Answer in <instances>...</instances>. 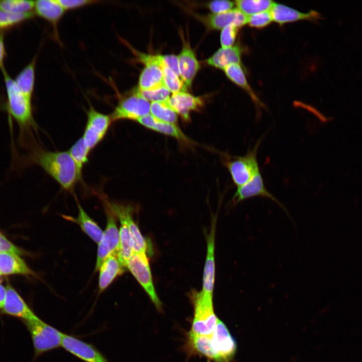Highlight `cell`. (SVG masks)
I'll return each mask as SVG.
<instances>
[{"instance_id": "cell-42", "label": "cell", "mask_w": 362, "mask_h": 362, "mask_svg": "<svg viewBox=\"0 0 362 362\" xmlns=\"http://www.w3.org/2000/svg\"><path fill=\"white\" fill-rule=\"evenodd\" d=\"M0 252H9L17 255L22 254V251L9 240L0 232Z\"/></svg>"}, {"instance_id": "cell-1", "label": "cell", "mask_w": 362, "mask_h": 362, "mask_svg": "<svg viewBox=\"0 0 362 362\" xmlns=\"http://www.w3.org/2000/svg\"><path fill=\"white\" fill-rule=\"evenodd\" d=\"M34 161L65 190L72 191L79 180L75 164L68 151H39L35 153Z\"/></svg>"}, {"instance_id": "cell-43", "label": "cell", "mask_w": 362, "mask_h": 362, "mask_svg": "<svg viewBox=\"0 0 362 362\" xmlns=\"http://www.w3.org/2000/svg\"><path fill=\"white\" fill-rule=\"evenodd\" d=\"M161 57L164 63L178 76L180 77L177 56L174 55H161Z\"/></svg>"}, {"instance_id": "cell-14", "label": "cell", "mask_w": 362, "mask_h": 362, "mask_svg": "<svg viewBox=\"0 0 362 362\" xmlns=\"http://www.w3.org/2000/svg\"><path fill=\"white\" fill-rule=\"evenodd\" d=\"M257 196L271 199L287 211L283 204L265 188L260 171L247 183L237 188L233 197V202L236 204L244 200Z\"/></svg>"}, {"instance_id": "cell-39", "label": "cell", "mask_w": 362, "mask_h": 362, "mask_svg": "<svg viewBox=\"0 0 362 362\" xmlns=\"http://www.w3.org/2000/svg\"><path fill=\"white\" fill-rule=\"evenodd\" d=\"M238 28L230 25L222 29L220 35V43L222 48L233 46L237 36Z\"/></svg>"}, {"instance_id": "cell-7", "label": "cell", "mask_w": 362, "mask_h": 362, "mask_svg": "<svg viewBox=\"0 0 362 362\" xmlns=\"http://www.w3.org/2000/svg\"><path fill=\"white\" fill-rule=\"evenodd\" d=\"M126 267L144 289L156 308L161 310L162 303L155 292L146 254L133 253Z\"/></svg>"}, {"instance_id": "cell-40", "label": "cell", "mask_w": 362, "mask_h": 362, "mask_svg": "<svg viewBox=\"0 0 362 362\" xmlns=\"http://www.w3.org/2000/svg\"><path fill=\"white\" fill-rule=\"evenodd\" d=\"M235 3L229 1H214L208 4L207 6L214 14L225 13L233 9Z\"/></svg>"}, {"instance_id": "cell-28", "label": "cell", "mask_w": 362, "mask_h": 362, "mask_svg": "<svg viewBox=\"0 0 362 362\" xmlns=\"http://www.w3.org/2000/svg\"><path fill=\"white\" fill-rule=\"evenodd\" d=\"M223 70L229 79L241 87L250 96L257 108L264 107V105L255 95L248 83L243 69L240 64H231L225 68Z\"/></svg>"}, {"instance_id": "cell-23", "label": "cell", "mask_w": 362, "mask_h": 362, "mask_svg": "<svg viewBox=\"0 0 362 362\" xmlns=\"http://www.w3.org/2000/svg\"><path fill=\"white\" fill-rule=\"evenodd\" d=\"M120 263L117 254H112L106 258L101 265L99 271V292L105 291L124 270Z\"/></svg>"}, {"instance_id": "cell-32", "label": "cell", "mask_w": 362, "mask_h": 362, "mask_svg": "<svg viewBox=\"0 0 362 362\" xmlns=\"http://www.w3.org/2000/svg\"><path fill=\"white\" fill-rule=\"evenodd\" d=\"M169 100L163 102H151L150 112L160 121L177 125L178 115L169 105Z\"/></svg>"}, {"instance_id": "cell-37", "label": "cell", "mask_w": 362, "mask_h": 362, "mask_svg": "<svg viewBox=\"0 0 362 362\" xmlns=\"http://www.w3.org/2000/svg\"><path fill=\"white\" fill-rule=\"evenodd\" d=\"M139 92L144 98L151 102H163L170 98V92L165 86L152 90H139Z\"/></svg>"}, {"instance_id": "cell-19", "label": "cell", "mask_w": 362, "mask_h": 362, "mask_svg": "<svg viewBox=\"0 0 362 362\" xmlns=\"http://www.w3.org/2000/svg\"><path fill=\"white\" fill-rule=\"evenodd\" d=\"M136 121L148 129L172 137L180 142L186 143L191 142L190 139L177 125L160 121L150 114L139 118Z\"/></svg>"}, {"instance_id": "cell-46", "label": "cell", "mask_w": 362, "mask_h": 362, "mask_svg": "<svg viewBox=\"0 0 362 362\" xmlns=\"http://www.w3.org/2000/svg\"><path fill=\"white\" fill-rule=\"evenodd\" d=\"M1 273H0V276H1Z\"/></svg>"}, {"instance_id": "cell-13", "label": "cell", "mask_w": 362, "mask_h": 362, "mask_svg": "<svg viewBox=\"0 0 362 362\" xmlns=\"http://www.w3.org/2000/svg\"><path fill=\"white\" fill-rule=\"evenodd\" d=\"M61 346L85 362H109L94 346L73 336L64 334Z\"/></svg>"}, {"instance_id": "cell-24", "label": "cell", "mask_w": 362, "mask_h": 362, "mask_svg": "<svg viewBox=\"0 0 362 362\" xmlns=\"http://www.w3.org/2000/svg\"><path fill=\"white\" fill-rule=\"evenodd\" d=\"M241 50L237 45L227 48H221L206 62L209 65L224 70L233 64H240Z\"/></svg>"}, {"instance_id": "cell-3", "label": "cell", "mask_w": 362, "mask_h": 362, "mask_svg": "<svg viewBox=\"0 0 362 362\" xmlns=\"http://www.w3.org/2000/svg\"><path fill=\"white\" fill-rule=\"evenodd\" d=\"M194 316L190 332L198 335H211L218 320L214 312L213 295L202 291L193 294Z\"/></svg>"}, {"instance_id": "cell-18", "label": "cell", "mask_w": 362, "mask_h": 362, "mask_svg": "<svg viewBox=\"0 0 362 362\" xmlns=\"http://www.w3.org/2000/svg\"><path fill=\"white\" fill-rule=\"evenodd\" d=\"M216 219H213L207 237V250L203 277L202 292L213 295L215 281V234Z\"/></svg>"}, {"instance_id": "cell-30", "label": "cell", "mask_w": 362, "mask_h": 362, "mask_svg": "<svg viewBox=\"0 0 362 362\" xmlns=\"http://www.w3.org/2000/svg\"><path fill=\"white\" fill-rule=\"evenodd\" d=\"M189 339L193 349L198 353L215 361V354L214 352L211 335H201L189 333Z\"/></svg>"}, {"instance_id": "cell-21", "label": "cell", "mask_w": 362, "mask_h": 362, "mask_svg": "<svg viewBox=\"0 0 362 362\" xmlns=\"http://www.w3.org/2000/svg\"><path fill=\"white\" fill-rule=\"evenodd\" d=\"M35 15L49 22L53 26L55 35H57V26L65 11L57 0H39L35 1Z\"/></svg>"}, {"instance_id": "cell-12", "label": "cell", "mask_w": 362, "mask_h": 362, "mask_svg": "<svg viewBox=\"0 0 362 362\" xmlns=\"http://www.w3.org/2000/svg\"><path fill=\"white\" fill-rule=\"evenodd\" d=\"M107 225L102 238L98 243L95 272L99 269L104 261L112 254H117L119 244V230H118L115 215L110 208L107 210Z\"/></svg>"}, {"instance_id": "cell-34", "label": "cell", "mask_w": 362, "mask_h": 362, "mask_svg": "<svg viewBox=\"0 0 362 362\" xmlns=\"http://www.w3.org/2000/svg\"><path fill=\"white\" fill-rule=\"evenodd\" d=\"M35 1L28 0H0V10L13 14L34 12Z\"/></svg>"}, {"instance_id": "cell-17", "label": "cell", "mask_w": 362, "mask_h": 362, "mask_svg": "<svg viewBox=\"0 0 362 362\" xmlns=\"http://www.w3.org/2000/svg\"><path fill=\"white\" fill-rule=\"evenodd\" d=\"M169 105L185 122H189L191 112L201 109L204 102L200 97L180 91L172 94L169 100Z\"/></svg>"}, {"instance_id": "cell-35", "label": "cell", "mask_w": 362, "mask_h": 362, "mask_svg": "<svg viewBox=\"0 0 362 362\" xmlns=\"http://www.w3.org/2000/svg\"><path fill=\"white\" fill-rule=\"evenodd\" d=\"M34 12L26 14H13L0 10V32L13 28L31 19Z\"/></svg>"}, {"instance_id": "cell-45", "label": "cell", "mask_w": 362, "mask_h": 362, "mask_svg": "<svg viewBox=\"0 0 362 362\" xmlns=\"http://www.w3.org/2000/svg\"><path fill=\"white\" fill-rule=\"evenodd\" d=\"M6 296V289L0 284V310L2 311Z\"/></svg>"}, {"instance_id": "cell-8", "label": "cell", "mask_w": 362, "mask_h": 362, "mask_svg": "<svg viewBox=\"0 0 362 362\" xmlns=\"http://www.w3.org/2000/svg\"><path fill=\"white\" fill-rule=\"evenodd\" d=\"M134 52L138 60L145 65L139 76L137 86L138 89L141 91L152 90L165 86L160 66V55L137 51Z\"/></svg>"}, {"instance_id": "cell-29", "label": "cell", "mask_w": 362, "mask_h": 362, "mask_svg": "<svg viewBox=\"0 0 362 362\" xmlns=\"http://www.w3.org/2000/svg\"><path fill=\"white\" fill-rule=\"evenodd\" d=\"M119 244L117 252V258L123 267H126L128 261L133 254L132 240L126 224L120 221Z\"/></svg>"}, {"instance_id": "cell-4", "label": "cell", "mask_w": 362, "mask_h": 362, "mask_svg": "<svg viewBox=\"0 0 362 362\" xmlns=\"http://www.w3.org/2000/svg\"><path fill=\"white\" fill-rule=\"evenodd\" d=\"M24 322L31 336L36 356L62 346L64 333L38 317Z\"/></svg>"}, {"instance_id": "cell-27", "label": "cell", "mask_w": 362, "mask_h": 362, "mask_svg": "<svg viewBox=\"0 0 362 362\" xmlns=\"http://www.w3.org/2000/svg\"><path fill=\"white\" fill-rule=\"evenodd\" d=\"M78 214L76 218L65 216V218L78 224L81 230L95 242L98 244L103 236V231L98 224L85 212L81 206L77 203Z\"/></svg>"}, {"instance_id": "cell-31", "label": "cell", "mask_w": 362, "mask_h": 362, "mask_svg": "<svg viewBox=\"0 0 362 362\" xmlns=\"http://www.w3.org/2000/svg\"><path fill=\"white\" fill-rule=\"evenodd\" d=\"M237 9L247 16L270 11L275 2L270 0H237Z\"/></svg>"}, {"instance_id": "cell-11", "label": "cell", "mask_w": 362, "mask_h": 362, "mask_svg": "<svg viewBox=\"0 0 362 362\" xmlns=\"http://www.w3.org/2000/svg\"><path fill=\"white\" fill-rule=\"evenodd\" d=\"M211 336L215 361L231 362L236 352L237 343L226 325L219 319Z\"/></svg>"}, {"instance_id": "cell-16", "label": "cell", "mask_w": 362, "mask_h": 362, "mask_svg": "<svg viewBox=\"0 0 362 362\" xmlns=\"http://www.w3.org/2000/svg\"><path fill=\"white\" fill-rule=\"evenodd\" d=\"M6 289V299L2 310L3 313L21 318L23 322L37 317L9 283H7Z\"/></svg>"}, {"instance_id": "cell-20", "label": "cell", "mask_w": 362, "mask_h": 362, "mask_svg": "<svg viewBox=\"0 0 362 362\" xmlns=\"http://www.w3.org/2000/svg\"><path fill=\"white\" fill-rule=\"evenodd\" d=\"M270 12L273 21L282 25L285 23L300 20H314L319 18L320 14L315 11L304 13L285 6L275 3Z\"/></svg>"}, {"instance_id": "cell-36", "label": "cell", "mask_w": 362, "mask_h": 362, "mask_svg": "<svg viewBox=\"0 0 362 362\" xmlns=\"http://www.w3.org/2000/svg\"><path fill=\"white\" fill-rule=\"evenodd\" d=\"M160 66L162 70L163 82L165 86L172 94L182 91L183 87V81L179 79V76L164 63L160 55Z\"/></svg>"}, {"instance_id": "cell-22", "label": "cell", "mask_w": 362, "mask_h": 362, "mask_svg": "<svg viewBox=\"0 0 362 362\" xmlns=\"http://www.w3.org/2000/svg\"><path fill=\"white\" fill-rule=\"evenodd\" d=\"M206 21L209 26L214 30H222L230 25L239 28L247 24V16L235 8L222 14H210Z\"/></svg>"}, {"instance_id": "cell-26", "label": "cell", "mask_w": 362, "mask_h": 362, "mask_svg": "<svg viewBox=\"0 0 362 362\" xmlns=\"http://www.w3.org/2000/svg\"><path fill=\"white\" fill-rule=\"evenodd\" d=\"M37 58L33 59L18 74L14 81L21 92L32 100L35 85Z\"/></svg>"}, {"instance_id": "cell-25", "label": "cell", "mask_w": 362, "mask_h": 362, "mask_svg": "<svg viewBox=\"0 0 362 362\" xmlns=\"http://www.w3.org/2000/svg\"><path fill=\"white\" fill-rule=\"evenodd\" d=\"M0 273L1 275H35L19 255L9 252H0Z\"/></svg>"}, {"instance_id": "cell-44", "label": "cell", "mask_w": 362, "mask_h": 362, "mask_svg": "<svg viewBox=\"0 0 362 362\" xmlns=\"http://www.w3.org/2000/svg\"><path fill=\"white\" fill-rule=\"evenodd\" d=\"M1 32H0V69L2 70L5 68L4 61L6 56V53L4 34Z\"/></svg>"}, {"instance_id": "cell-38", "label": "cell", "mask_w": 362, "mask_h": 362, "mask_svg": "<svg viewBox=\"0 0 362 362\" xmlns=\"http://www.w3.org/2000/svg\"><path fill=\"white\" fill-rule=\"evenodd\" d=\"M272 21L273 20L270 11H267L247 16V24L251 27L262 28Z\"/></svg>"}, {"instance_id": "cell-9", "label": "cell", "mask_w": 362, "mask_h": 362, "mask_svg": "<svg viewBox=\"0 0 362 362\" xmlns=\"http://www.w3.org/2000/svg\"><path fill=\"white\" fill-rule=\"evenodd\" d=\"M112 122L111 115L98 112L90 104L82 137L84 145L89 151L104 138Z\"/></svg>"}, {"instance_id": "cell-41", "label": "cell", "mask_w": 362, "mask_h": 362, "mask_svg": "<svg viewBox=\"0 0 362 362\" xmlns=\"http://www.w3.org/2000/svg\"><path fill=\"white\" fill-rule=\"evenodd\" d=\"M57 1L65 11L82 8L99 2L97 1L92 0H57Z\"/></svg>"}, {"instance_id": "cell-10", "label": "cell", "mask_w": 362, "mask_h": 362, "mask_svg": "<svg viewBox=\"0 0 362 362\" xmlns=\"http://www.w3.org/2000/svg\"><path fill=\"white\" fill-rule=\"evenodd\" d=\"M111 211L119 220L127 225L131 236L134 253L145 254L152 251L146 239L142 236L132 217L133 208L130 206H124L112 203L109 205Z\"/></svg>"}, {"instance_id": "cell-6", "label": "cell", "mask_w": 362, "mask_h": 362, "mask_svg": "<svg viewBox=\"0 0 362 362\" xmlns=\"http://www.w3.org/2000/svg\"><path fill=\"white\" fill-rule=\"evenodd\" d=\"M150 103L144 98L137 87L129 94L120 98L111 115L112 121L123 119L136 121L149 114Z\"/></svg>"}, {"instance_id": "cell-5", "label": "cell", "mask_w": 362, "mask_h": 362, "mask_svg": "<svg viewBox=\"0 0 362 362\" xmlns=\"http://www.w3.org/2000/svg\"><path fill=\"white\" fill-rule=\"evenodd\" d=\"M260 142L259 140L245 155L236 156L225 162V166L237 187L247 183L260 171L257 154Z\"/></svg>"}, {"instance_id": "cell-33", "label": "cell", "mask_w": 362, "mask_h": 362, "mask_svg": "<svg viewBox=\"0 0 362 362\" xmlns=\"http://www.w3.org/2000/svg\"><path fill=\"white\" fill-rule=\"evenodd\" d=\"M68 152L75 164L79 180L83 166L88 161L90 151L84 145L82 137H81L72 145Z\"/></svg>"}, {"instance_id": "cell-2", "label": "cell", "mask_w": 362, "mask_h": 362, "mask_svg": "<svg viewBox=\"0 0 362 362\" xmlns=\"http://www.w3.org/2000/svg\"><path fill=\"white\" fill-rule=\"evenodd\" d=\"M3 73L7 102L6 108L22 129L33 127L35 122L33 116L32 100L26 97L17 86L5 68Z\"/></svg>"}, {"instance_id": "cell-15", "label": "cell", "mask_w": 362, "mask_h": 362, "mask_svg": "<svg viewBox=\"0 0 362 362\" xmlns=\"http://www.w3.org/2000/svg\"><path fill=\"white\" fill-rule=\"evenodd\" d=\"M180 53L177 56L180 77L183 83L182 92L191 87L193 80L200 68V64L189 42L183 40Z\"/></svg>"}]
</instances>
